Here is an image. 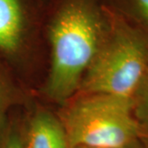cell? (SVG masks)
Here are the masks:
<instances>
[{
    "instance_id": "11",
    "label": "cell",
    "mask_w": 148,
    "mask_h": 148,
    "mask_svg": "<svg viewBox=\"0 0 148 148\" xmlns=\"http://www.w3.org/2000/svg\"><path fill=\"white\" fill-rule=\"evenodd\" d=\"M43 1H45V0H43Z\"/></svg>"
},
{
    "instance_id": "7",
    "label": "cell",
    "mask_w": 148,
    "mask_h": 148,
    "mask_svg": "<svg viewBox=\"0 0 148 148\" xmlns=\"http://www.w3.org/2000/svg\"><path fill=\"white\" fill-rule=\"evenodd\" d=\"M18 91L8 69L0 60V142L7 132V118L18 100Z\"/></svg>"
},
{
    "instance_id": "2",
    "label": "cell",
    "mask_w": 148,
    "mask_h": 148,
    "mask_svg": "<svg viewBox=\"0 0 148 148\" xmlns=\"http://www.w3.org/2000/svg\"><path fill=\"white\" fill-rule=\"evenodd\" d=\"M106 8L110 28L82 80L79 90L132 99L148 68V35Z\"/></svg>"
},
{
    "instance_id": "4",
    "label": "cell",
    "mask_w": 148,
    "mask_h": 148,
    "mask_svg": "<svg viewBox=\"0 0 148 148\" xmlns=\"http://www.w3.org/2000/svg\"><path fill=\"white\" fill-rule=\"evenodd\" d=\"M30 22L26 0H0V53L13 55L23 43Z\"/></svg>"
},
{
    "instance_id": "5",
    "label": "cell",
    "mask_w": 148,
    "mask_h": 148,
    "mask_svg": "<svg viewBox=\"0 0 148 148\" xmlns=\"http://www.w3.org/2000/svg\"><path fill=\"white\" fill-rule=\"evenodd\" d=\"M21 137L24 148H69L60 119L45 110L33 114Z\"/></svg>"
},
{
    "instance_id": "10",
    "label": "cell",
    "mask_w": 148,
    "mask_h": 148,
    "mask_svg": "<svg viewBox=\"0 0 148 148\" xmlns=\"http://www.w3.org/2000/svg\"><path fill=\"white\" fill-rule=\"evenodd\" d=\"M76 148H148V138H143L129 145L121 147H78Z\"/></svg>"
},
{
    "instance_id": "1",
    "label": "cell",
    "mask_w": 148,
    "mask_h": 148,
    "mask_svg": "<svg viewBox=\"0 0 148 148\" xmlns=\"http://www.w3.org/2000/svg\"><path fill=\"white\" fill-rule=\"evenodd\" d=\"M110 28L102 0H55L46 22L51 64L45 92L65 103L76 91Z\"/></svg>"
},
{
    "instance_id": "6",
    "label": "cell",
    "mask_w": 148,
    "mask_h": 148,
    "mask_svg": "<svg viewBox=\"0 0 148 148\" xmlns=\"http://www.w3.org/2000/svg\"><path fill=\"white\" fill-rule=\"evenodd\" d=\"M102 3L148 35V0H102Z\"/></svg>"
},
{
    "instance_id": "3",
    "label": "cell",
    "mask_w": 148,
    "mask_h": 148,
    "mask_svg": "<svg viewBox=\"0 0 148 148\" xmlns=\"http://www.w3.org/2000/svg\"><path fill=\"white\" fill-rule=\"evenodd\" d=\"M132 106L130 97L83 93L59 119L69 147H121L147 138Z\"/></svg>"
},
{
    "instance_id": "8",
    "label": "cell",
    "mask_w": 148,
    "mask_h": 148,
    "mask_svg": "<svg viewBox=\"0 0 148 148\" xmlns=\"http://www.w3.org/2000/svg\"><path fill=\"white\" fill-rule=\"evenodd\" d=\"M132 105L134 118L148 138V68L132 95Z\"/></svg>"
},
{
    "instance_id": "9",
    "label": "cell",
    "mask_w": 148,
    "mask_h": 148,
    "mask_svg": "<svg viewBox=\"0 0 148 148\" xmlns=\"http://www.w3.org/2000/svg\"><path fill=\"white\" fill-rule=\"evenodd\" d=\"M0 148H24L21 135L14 128L7 129L0 142Z\"/></svg>"
}]
</instances>
